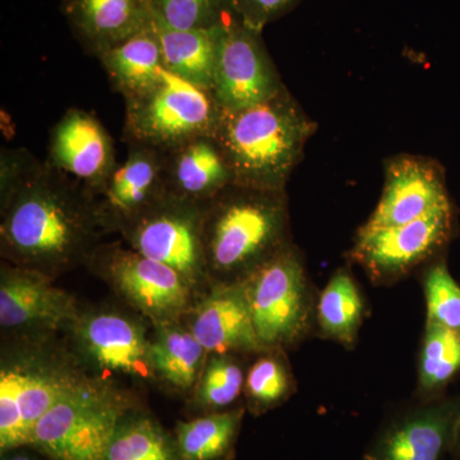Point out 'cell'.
I'll use <instances>...</instances> for the list:
<instances>
[{
  "instance_id": "6da1fadb",
  "label": "cell",
  "mask_w": 460,
  "mask_h": 460,
  "mask_svg": "<svg viewBox=\"0 0 460 460\" xmlns=\"http://www.w3.org/2000/svg\"><path fill=\"white\" fill-rule=\"evenodd\" d=\"M0 208L3 259L51 279L87 265L107 233L95 196L48 162Z\"/></svg>"
},
{
  "instance_id": "7a4b0ae2",
  "label": "cell",
  "mask_w": 460,
  "mask_h": 460,
  "mask_svg": "<svg viewBox=\"0 0 460 460\" xmlns=\"http://www.w3.org/2000/svg\"><path fill=\"white\" fill-rule=\"evenodd\" d=\"M202 243L210 283H238L292 243L286 190L232 184L205 206Z\"/></svg>"
},
{
  "instance_id": "3957f363",
  "label": "cell",
  "mask_w": 460,
  "mask_h": 460,
  "mask_svg": "<svg viewBox=\"0 0 460 460\" xmlns=\"http://www.w3.org/2000/svg\"><path fill=\"white\" fill-rule=\"evenodd\" d=\"M317 124L289 90L253 107L223 111L215 137L234 175V184L286 190Z\"/></svg>"
},
{
  "instance_id": "277c9868",
  "label": "cell",
  "mask_w": 460,
  "mask_h": 460,
  "mask_svg": "<svg viewBox=\"0 0 460 460\" xmlns=\"http://www.w3.org/2000/svg\"><path fill=\"white\" fill-rule=\"evenodd\" d=\"M0 363V450L30 447L33 429L69 390L87 377L80 359L50 335H14Z\"/></svg>"
},
{
  "instance_id": "5b68a950",
  "label": "cell",
  "mask_w": 460,
  "mask_h": 460,
  "mask_svg": "<svg viewBox=\"0 0 460 460\" xmlns=\"http://www.w3.org/2000/svg\"><path fill=\"white\" fill-rule=\"evenodd\" d=\"M131 401L104 378L87 376L39 420L30 447L50 460H102Z\"/></svg>"
},
{
  "instance_id": "8992f818",
  "label": "cell",
  "mask_w": 460,
  "mask_h": 460,
  "mask_svg": "<svg viewBox=\"0 0 460 460\" xmlns=\"http://www.w3.org/2000/svg\"><path fill=\"white\" fill-rule=\"evenodd\" d=\"M222 113L211 91L165 69L153 87L126 100L123 140L168 153L199 136H215Z\"/></svg>"
},
{
  "instance_id": "52a82bcc",
  "label": "cell",
  "mask_w": 460,
  "mask_h": 460,
  "mask_svg": "<svg viewBox=\"0 0 460 460\" xmlns=\"http://www.w3.org/2000/svg\"><path fill=\"white\" fill-rule=\"evenodd\" d=\"M260 343L266 350L301 343L316 320L314 288L295 244L260 266L243 280Z\"/></svg>"
},
{
  "instance_id": "ba28073f",
  "label": "cell",
  "mask_w": 460,
  "mask_h": 460,
  "mask_svg": "<svg viewBox=\"0 0 460 460\" xmlns=\"http://www.w3.org/2000/svg\"><path fill=\"white\" fill-rule=\"evenodd\" d=\"M87 265L155 326L177 323L196 304L195 290L189 281L131 247L100 244Z\"/></svg>"
},
{
  "instance_id": "9c48e42d",
  "label": "cell",
  "mask_w": 460,
  "mask_h": 460,
  "mask_svg": "<svg viewBox=\"0 0 460 460\" xmlns=\"http://www.w3.org/2000/svg\"><path fill=\"white\" fill-rule=\"evenodd\" d=\"M205 206L168 193L120 235L128 247L169 266L198 292L211 286L202 243Z\"/></svg>"
},
{
  "instance_id": "30bf717a",
  "label": "cell",
  "mask_w": 460,
  "mask_h": 460,
  "mask_svg": "<svg viewBox=\"0 0 460 460\" xmlns=\"http://www.w3.org/2000/svg\"><path fill=\"white\" fill-rule=\"evenodd\" d=\"M454 229L452 204L413 222L359 229L349 257L372 283L393 284L428 261L449 242Z\"/></svg>"
},
{
  "instance_id": "8fae6325",
  "label": "cell",
  "mask_w": 460,
  "mask_h": 460,
  "mask_svg": "<svg viewBox=\"0 0 460 460\" xmlns=\"http://www.w3.org/2000/svg\"><path fill=\"white\" fill-rule=\"evenodd\" d=\"M287 90L262 40V32L234 18L226 26L215 66L211 93L226 111L261 104Z\"/></svg>"
},
{
  "instance_id": "7c38bea8",
  "label": "cell",
  "mask_w": 460,
  "mask_h": 460,
  "mask_svg": "<svg viewBox=\"0 0 460 460\" xmlns=\"http://www.w3.org/2000/svg\"><path fill=\"white\" fill-rule=\"evenodd\" d=\"M54 279L5 261L0 271V326L14 335H51L69 328L80 311Z\"/></svg>"
},
{
  "instance_id": "4fadbf2b",
  "label": "cell",
  "mask_w": 460,
  "mask_h": 460,
  "mask_svg": "<svg viewBox=\"0 0 460 460\" xmlns=\"http://www.w3.org/2000/svg\"><path fill=\"white\" fill-rule=\"evenodd\" d=\"M459 419L460 396L420 402L387 420L361 460H440Z\"/></svg>"
},
{
  "instance_id": "5bb4252c",
  "label": "cell",
  "mask_w": 460,
  "mask_h": 460,
  "mask_svg": "<svg viewBox=\"0 0 460 460\" xmlns=\"http://www.w3.org/2000/svg\"><path fill=\"white\" fill-rule=\"evenodd\" d=\"M45 162L98 196L118 164L114 141L102 122L80 108H69L51 128Z\"/></svg>"
},
{
  "instance_id": "9a60e30c",
  "label": "cell",
  "mask_w": 460,
  "mask_h": 460,
  "mask_svg": "<svg viewBox=\"0 0 460 460\" xmlns=\"http://www.w3.org/2000/svg\"><path fill=\"white\" fill-rule=\"evenodd\" d=\"M168 193L165 154L129 145L128 156L117 166L104 190L96 196L105 232L120 234Z\"/></svg>"
},
{
  "instance_id": "2e32d148",
  "label": "cell",
  "mask_w": 460,
  "mask_h": 460,
  "mask_svg": "<svg viewBox=\"0 0 460 460\" xmlns=\"http://www.w3.org/2000/svg\"><path fill=\"white\" fill-rule=\"evenodd\" d=\"M75 345L96 367L138 378H155L150 341L137 321L124 314L100 311L80 314L69 326Z\"/></svg>"
},
{
  "instance_id": "e0dca14e",
  "label": "cell",
  "mask_w": 460,
  "mask_h": 460,
  "mask_svg": "<svg viewBox=\"0 0 460 460\" xmlns=\"http://www.w3.org/2000/svg\"><path fill=\"white\" fill-rule=\"evenodd\" d=\"M449 204L441 166L429 157L402 154L387 160L383 195L366 224L402 226Z\"/></svg>"
},
{
  "instance_id": "ac0fdd59",
  "label": "cell",
  "mask_w": 460,
  "mask_h": 460,
  "mask_svg": "<svg viewBox=\"0 0 460 460\" xmlns=\"http://www.w3.org/2000/svg\"><path fill=\"white\" fill-rule=\"evenodd\" d=\"M201 296L186 317L208 354L266 352L257 337L243 281L213 283Z\"/></svg>"
},
{
  "instance_id": "d6986e66",
  "label": "cell",
  "mask_w": 460,
  "mask_h": 460,
  "mask_svg": "<svg viewBox=\"0 0 460 460\" xmlns=\"http://www.w3.org/2000/svg\"><path fill=\"white\" fill-rule=\"evenodd\" d=\"M165 154L171 195L208 204L234 184V175L214 135L199 136Z\"/></svg>"
},
{
  "instance_id": "ffe728a7",
  "label": "cell",
  "mask_w": 460,
  "mask_h": 460,
  "mask_svg": "<svg viewBox=\"0 0 460 460\" xmlns=\"http://www.w3.org/2000/svg\"><path fill=\"white\" fill-rule=\"evenodd\" d=\"M62 9L75 38L95 57L154 21L150 0H63Z\"/></svg>"
},
{
  "instance_id": "44dd1931",
  "label": "cell",
  "mask_w": 460,
  "mask_h": 460,
  "mask_svg": "<svg viewBox=\"0 0 460 460\" xmlns=\"http://www.w3.org/2000/svg\"><path fill=\"white\" fill-rule=\"evenodd\" d=\"M115 91L124 100L153 87L165 72L155 22L124 39L98 57Z\"/></svg>"
},
{
  "instance_id": "7402d4cb",
  "label": "cell",
  "mask_w": 460,
  "mask_h": 460,
  "mask_svg": "<svg viewBox=\"0 0 460 460\" xmlns=\"http://www.w3.org/2000/svg\"><path fill=\"white\" fill-rule=\"evenodd\" d=\"M155 22L165 69L187 83L211 91L220 42L226 26L210 30H174Z\"/></svg>"
},
{
  "instance_id": "603a6c76",
  "label": "cell",
  "mask_w": 460,
  "mask_h": 460,
  "mask_svg": "<svg viewBox=\"0 0 460 460\" xmlns=\"http://www.w3.org/2000/svg\"><path fill=\"white\" fill-rule=\"evenodd\" d=\"M205 348L190 328L177 323L156 325L155 338L150 341V358L155 377L181 392L198 386L204 368Z\"/></svg>"
},
{
  "instance_id": "cb8c5ba5",
  "label": "cell",
  "mask_w": 460,
  "mask_h": 460,
  "mask_svg": "<svg viewBox=\"0 0 460 460\" xmlns=\"http://www.w3.org/2000/svg\"><path fill=\"white\" fill-rule=\"evenodd\" d=\"M365 301L349 271L339 270L317 298L316 323L321 335L352 348L358 338L365 314Z\"/></svg>"
},
{
  "instance_id": "d4e9b609",
  "label": "cell",
  "mask_w": 460,
  "mask_h": 460,
  "mask_svg": "<svg viewBox=\"0 0 460 460\" xmlns=\"http://www.w3.org/2000/svg\"><path fill=\"white\" fill-rule=\"evenodd\" d=\"M243 408L211 411L178 423L175 443L181 460H223L233 452L243 420Z\"/></svg>"
},
{
  "instance_id": "484cf974",
  "label": "cell",
  "mask_w": 460,
  "mask_h": 460,
  "mask_svg": "<svg viewBox=\"0 0 460 460\" xmlns=\"http://www.w3.org/2000/svg\"><path fill=\"white\" fill-rule=\"evenodd\" d=\"M102 460H181L175 438L148 414L129 411L120 420Z\"/></svg>"
},
{
  "instance_id": "4316f807",
  "label": "cell",
  "mask_w": 460,
  "mask_h": 460,
  "mask_svg": "<svg viewBox=\"0 0 460 460\" xmlns=\"http://www.w3.org/2000/svg\"><path fill=\"white\" fill-rule=\"evenodd\" d=\"M460 371V330L426 323L420 345L417 394L420 402L440 398Z\"/></svg>"
},
{
  "instance_id": "83f0119b",
  "label": "cell",
  "mask_w": 460,
  "mask_h": 460,
  "mask_svg": "<svg viewBox=\"0 0 460 460\" xmlns=\"http://www.w3.org/2000/svg\"><path fill=\"white\" fill-rule=\"evenodd\" d=\"M295 392V377L284 350L272 349L261 356L248 370L244 393L251 411L265 413L286 402Z\"/></svg>"
},
{
  "instance_id": "f1b7e54d",
  "label": "cell",
  "mask_w": 460,
  "mask_h": 460,
  "mask_svg": "<svg viewBox=\"0 0 460 460\" xmlns=\"http://www.w3.org/2000/svg\"><path fill=\"white\" fill-rule=\"evenodd\" d=\"M196 386V402L201 410H226L244 390L246 375L235 354H210Z\"/></svg>"
},
{
  "instance_id": "f546056e",
  "label": "cell",
  "mask_w": 460,
  "mask_h": 460,
  "mask_svg": "<svg viewBox=\"0 0 460 460\" xmlns=\"http://www.w3.org/2000/svg\"><path fill=\"white\" fill-rule=\"evenodd\" d=\"M154 20L174 30H210L234 20L232 0H150Z\"/></svg>"
},
{
  "instance_id": "4dcf8cb0",
  "label": "cell",
  "mask_w": 460,
  "mask_h": 460,
  "mask_svg": "<svg viewBox=\"0 0 460 460\" xmlns=\"http://www.w3.org/2000/svg\"><path fill=\"white\" fill-rule=\"evenodd\" d=\"M428 319L426 323L460 330V286L447 263L436 262L423 275Z\"/></svg>"
},
{
  "instance_id": "1f68e13d",
  "label": "cell",
  "mask_w": 460,
  "mask_h": 460,
  "mask_svg": "<svg viewBox=\"0 0 460 460\" xmlns=\"http://www.w3.org/2000/svg\"><path fill=\"white\" fill-rule=\"evenodd\" d=\"M40 160L23 147L2 148L0 153V206L4 205L38 174Z\"/></svg>"
},
{
  "instance_id": "d6a6232c",
  "label": "cell",
  "mask_w": 460,
  "mask_h": 460,
  "mask_svg": "<svg viewBox=\"0 0 460 460\" xmlns=\"http://www.w3.org/2000/svg\"><path fill=\"white\" fill-rule=\"evenodd\" d=\"M302 0H232L234 17L248 29L262 32L269 23L293 11Z\"/></svg>"
},
{
  "instance_id": "836d02e7",
  "label": "cell",
  "mask_w": 460,
  "mask_h": 460,
  "mask_svg": "<svg viewBox=\"0 0 460 460\" xmlns=\"http://www.w3.org/2000/svg\"><path fill=\"white\" fill-rule=\"evenodd\" d=\"M20 449L9 450L3 454V460H38L31 454L20 452Z\"/></svg>"
},
{
  "instance_id": "e575fe53",
  "label": "cell",
  "mask_w": 460,
  "mask_h": 460,
  "mask_svg": "<svg viewBox=\"0 0 460 460\" xmlns=\"http://www.w3.org/2000/svg\"><path fill=\"white\" fill-rule=\"evenodd\" d=\"M450 453L453 454L454 458L460 460V419L458 426H456V435H454V440Z\"/></svg>"
}]
</instances>
